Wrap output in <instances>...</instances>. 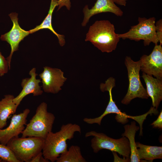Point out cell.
Returning a JSON list of instances; mask_svg holds the SVG:
<instances>
[{"instance_id": "1", "label": "cell", "mask_w": 162, "mask_h": 162, "mask_svg": "<svg viewBox=\"0 0 162 162\" xmlns=\"http://www.w3.org/2000/svg\"><path fill=\"white\" fill-rule=\"evenodd\" d=\"M78 124L69 123L63 124L59 130L51 131L44 139L42 152L44 157L50 161H56L60 155L68 150L67 140L74 137L76 132L81 133Z\"/></svg>"}, {"instance_id": "2", "label": "cell", "mask_w": 162, "mask_h": 162, "mask_svg": "<svg viewBox=\"0 0 162 162\" xmlns=\"http://www.w3.org/2000/svg\"><path fill=\"white\" fill-rule=\"evenodd\" d=\"M120 38L114 25L108 20L96 21L89 28L85 41L90 42L102 52L115 50Z\"/></svg>"}, {"instance_id": "3", "label": "cell", "mask_w": 162, "mask_h": 162, "mask_svg": "<svg viewBox=\"0 0 162 162\" xmlns=\"http://www.w3.org/2000/svg\"><path fill=\"white\" fill-rule=\"evenodd\" d=\"M55 119L54 115L48 111L47 104L42 102L22 133V137L33 136L44 139L52 131Z\"/></svg>"}, {"instance_id": "4", "label": "cell", "mask_w": 162, "mask_h": 162, "mask_svg": "<svg viewBox=\"0 0 162 162\" xmlns=\"http://www.w3.org/2000/svg\"><path fill=\"white\" fill-rule=\"evenodd\" d=\"M93 136L91 140V146L93 152L98 153L103 149H106L118 153L123 158L130 159V148L128 138L122 137L119 139L111 138L102 133L94 131L87 132L86 137Z\"/></svg>"}, {"instance_id": "5", "label": "cell", "mask_w": 162, "mask_h": 162, "mask_svg": "<svg viewBox=\"0 0 162 162\" xmlns=\"http://www.w3.org/2000/svg\"><path fill=\"white\" fill-rule=\"evenodd\" d=\"M44 139L36 137H14L6 146L20 162H30L37 154L42 151Z\"/></svg>"}, {"instance_id": "6", "label": "cell", "mask_w": 162, "mask_h": 162, "mask_svg": "<svg viewBox=\"0 0 162 162\" xmlns=\"http://www.w3.org/2000/svg\"><path fill=\"white\" fill-rule=\"evenodd\" d=\"M124 63L128 71L129 86L127 94L122 100V103L127 105L131 100L137 98L148 99L149 96L140 80V60L134 61L130 57L127 56Z\"/></svg>"}, {"instance_id": "7", "label": "cell", "mask_w": 162, "mask_h": 162, "mask_svg": "<svg viewBox=\"0 0 162 162\" xmlns=\"http://www.w3.org/2000/svg\"><path fill=\"white\" fill-rule=\"evenodd\" d=\"M155 18H147L139 17L137 24L131 26L128 32L118 34L119 38L124 40L129 39L139 41L143 40L145 46L149 45L152 42L158 44L159 40L155 29Z\"/></svg>"}, {"instance_id": "8", "label": "cell", "mask_w": 162, "mask_h": 162, "mask_svg": "<svg viewBox=\"0 0 162 162\" xmlns=\"http://www.w3.org/2000/svg\"><path fill=\"white\" fill-rule=\"evenodd\" d=\"M115 80L112 77L108 79L104 83H101L100 85V89L102 92L107 91L109 92L110 99L108 104L103 113L99 116L94 118H85L83 121L86 123L89 124H97L100 125L101 121L103 118L106 115L114 113L117 114L116 119L117 122L124 124L128 122V118H131L140 123L141 120V116H129L125 112H122L118 108L115 102L114 101L112 97V88L115 86Z\"/></svg>"}, {"instance_id": "9", "label": "cell", "mask_w": 162, "mask_h": 162, "mask_svg": "<svg viewBox=\"0 0 162 162\" xmlns=\"http://www.w3.org/2000/svg\"><path fill=\"white\" fill-rule=\"evenodd\" d=\"M140 70L143 73L156 78L162 80V47L155 45L149 55H144L140 60Z\"/></svg>"}, {"instance_id": "10", "label": "cell", "mask_w": 162, "mask_h": 162, "mask_svg": "<svg viewBox=\"0 0 162 162\" xmlns=\"http://www.w3.org/2000/svg\"><path fill=\"white\" fill-rule=\"evenodd\" d=\"M39 76L41 80L44 91L54 94L62 90L61 87L67 80L61 69L48 66L44 67V70Z\"/></svg>"}, {"instance_id": "11", "label": "cell", "mask_w": 162, "mask_h": 162, "mask_svg": "<svg viewBox=\"0 0 162 162\" xmlns=\"http://www.w3.org/2000/svg\"><path fill=\"white\" fill-rule=\"evenodd\" d=\"M13 22L11 29L8 32L1 35V39L6 41L10 45L11 52L7 58L9 70L10 69L11 58L14 52L18 50L20 43L30 34L29 31H26L21 28L18 22V14L12 13L9 15Z\"/></svg>"}, {"instance_id": "12", "label": "cell", "mask_w": 162, "mask_h": 162, "mask_svg": "<svg viewBox=\"0 0 162 162\" xmlns=\"http://www.w3.org/2000/svg\"><path fill=\"white\" fill-rule=\"evenodd\" d=\"M30 112V110L26 108L22 112L13 114L9 126L5 129H0V143L6 145L11 139L19 136L25 128L26 118Z\"/></svg>"}, {"instance_id": "13", "label": "cell", "mask_w": 162, "mask_h": 162, "mask_svg": "<svg viewBox=\"0 0 162 162\" xmlns=\"http://www.w3.org/2000/svg\"><path fill=\"white\" fill-rule=\"evenodd\" d=\"M84 18L81 25L86 26L90 19L94 15L102 13L110 12L118 16H122L123 12L112 0H97L94 6L89 9L86 5L83 10Z\"/></svg>"}, {"instance_id": "14", "label": "cell", "mask_w": 162, "mask_h": 162, "mask_svg": "<svg viewBox=\"0 0 162 162\" xmlns=\"http://www.w3.org/2000/svg\"><path fill=\"white\" fill-rule=\"evenodd\" d=\"M30 77L22 79L21 86L22 89L19 94L13 100L14 103L18 106L24 98L28 95L32 94L33 96L41 95L43 91L41 89L39 84L41 82L40 79L36 78L38 74L36 73V69L33 68L29 71Z\"/></svg>"}, {"instance_id": "15", "label": "cell", "mask_w": 162, "mask_h": 162, "mask_svg": "<svg viewBox=\"0 0 162 162\" xmlns=\"http://www.w3.org/2000/svg\"><path fill=\"white\" fill-rule=\"evenodd\" d=\"M142 77L147 88V92L152 101L153 107L157 109L162 100V80L154 78L143 73Z\"/></svg>"}, {"instance_id": "16", "label": "cell", "mask_w": 162, "mask_h": 162, "mask_svg": "<svg viewBox=\"0 0 162 162\" xmlns=\"http://www.w3.org/2000/svg\"><path fill=\"white\" fill-rule=\"evenodd\" d=\"M14 96L6 94L0 100V129H2L7 124V119L9 116L16 112L18 107L13 101Z\"/></svg>"}, {"instance_id": "17", "label": "cell", "mask_w": 162, "mask_h": 162, "mask_svg": "<svg viewBox=\"0 0 162 162\" xmlns=\"http://www.w3.org/2000/svg\"><path fill=\"white\" fill-rule=\"evenodd\" d=\"M58 6L57 0H51L50 9L47 15L40 25L37 26L29 31L30 34H32L42 29H48L57 37L60 45L62 46L65 45V43L64 36L63 35L57 33L53 28L52 24L53 12L56 7Z\"/></svg>"}, {"instance_id": "18", "label": "cell", "mask_w": 162, "mask_h": 162, "mask_svg": "<svg viewBox=\"0 0 162 162\" xmlns=\"http://www.w3.org/2000/svg\"><path fill=\"white\" fill-rule=\"evenodd\" d=\"M124 132L122 135L128 139L130 148V161L131 162H139L142 161L139 159L137 148L135 142L136 133L140 129L139 126L136 125L135 121L131 122L130 124H127L124 126Z\"/></svg>"}, {"instance_id": "19", "label": "cell", "mask_w": 162, "mask_h": 162, "mask_svg": "<svg viewBox=\"0 0 162 162\" xmlns=\"http://www.w3.org/2000/svg\"><path fill=\"white\" fill-rule=\"evenodd\" d=\"M139 159L152 162L155 159L162 158V147L145 145L136 142Z\"/></svg>"}, {"instance_id": "20", "label": "cell", "mask_w": 162, "mask_h": 162, "mask_svg": "<svg viewBox=\"0 0 162 162\" xmlns=\"http://www.w3.org/2000/svg\"><path fill=\"white\" fill-rule=\"evenodd\" d=\"M56 162H86L83 157L80 147L72 145L65 153L61 154L58 158Z\"/></svg>"}, {"instance_id": "21", "label": "cell", "mask_w": 162, "mask_h": 162, "mask_svg": "<svg viewBox=\"0 0 162 162\" xmlns=\"http://www.w3.org/2000/svg\"><path fill=\"white\" fill-rule=\"evenodd\" d=\"M0 158L8 162H20L10 148L6 145L0 143Z\"/></svg>"}, {"instance_id": "22", "label": "cell", "mask_w": 162, "mask_h": 162, "mask_svg": "<svg viewBox=\"0 0 162 162\" xmlns=\"http://www.w3.org/2000/svg\"><path fill=\"white\" fill-rule=\"evenodd\" d=\"M9 70L8 61L0 51V76L8 73Z\"/></svg>"}, {"instance_id": "23", "label": "cell", "mask_w": 162, "mask_h": 162, "mask_svg": "<svg viewBox=\"0 0 162 162\" xmlns=\"http://www.w3.org/2000/svg\"><path fill=\"white\" fill-rule=\"evenodd\" d=\"M155 29L156 34L160 45L162 44V19L155 22Z\"/></svg>"}, {"instance_id": "24", "label": "cell", "mask_w": 162, "mask_h": 162, "mask_svg": "<svg viewBox=\"0 0 162 162\" xmlns=\"http://www.w3.org/2000/svg\"><path fill=\"white\" fill-rule=\"evenodd\" d=\"M43 156L42 151L40 152L34 157L30 162H49Z\"/></svg>"}, {"instance_id": "25", "label": "cell", "mask_w": 162, "mask_h": 162, "mask_svg": "<svg viewBox=\"0 0 162 162\" xmlns=\"http://www.w3.org/2000/svg\"><path fill=\"white\" fill-rule=\"evenodd\" d=\"M151 125L153 128H158L162 129V111L160 112L157 119L154 121Z\"/></svg>"}, {"instance_id": "26", "label": "cell", "mask_w": 162, "mask_h": 162, "mask_svg": "<svg viewBox=\"0 0 162 162\" xmlns=\"http://www.w3.org/2000/svg\"><path fill=\"white\" fill-rule=\"evenodd\" d=\"M58 10L62 7L65 6L68 10H70L71 5L70 0H58Z\"/></svg>"}, {"instance_id": "27", "label": "cell", "mask_w": 162, "mask_h": 162, "mask_svg": "<svg viewBox=\"0 0 162 162\" xmlns=\"http://www.w3.org/2000/svg\"><path fill=\"white\" fill-rule=\"evenodd\" d=\"M114 156V162H130V160L123 158V159L119 157L117 154V152H112Z\"/></svg>"}, {"instance_id": "28", "label": "cell", "mask_w": 162, "mask_h": 162, "mask_svg": "<svg viewBox=\"0 0 162 162\" xmlns=\"http://www.w3.org/2000/svg\"><path fill=\"white\" fill-rule=\"evenodd\" d=\"M113 1L117 4L121 6H125L127 0H112Z\"/></svg>"}, {"instance_id": "29", "label": "cell", "mask_w": 162, "mask_h": 162, "mask_svg": "<svg viewBox=\"0 0 162 162\" xmlns=\"http://www.w3.org/2000/svg\"><path fill=\"white\" fill-rule=\"evenodd\" d=\"M3 160L0 158V162H2Z\"/></svg>"}]
</instances>
